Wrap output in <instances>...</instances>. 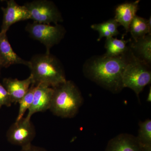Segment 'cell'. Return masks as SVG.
I'll list each match as a JSON object with an SVG mask.
<instances>
[{"mask_svg": "<svg viewBox=\"0 0 151 151\" xmlns=\"http://www.w3.org/2000/svg\"><path fill=\"white\" fill-rule=\"evenodd\" d=\"M12 104L8 92L0 82V110L3 106L10 107Z\"/></svg>", "mask_w": 151, "mask_h": 151, "instance_id": "obj_20", "label": "cell"}, {"mask_svg": "<svg viewBox=\"0 0 151 151\" xmlns=\"http://www.w3.org/2000/svg\"><path fill=\"white\" fill-rule=\"evenodd\" d=\"M24 5L29 12L30 19L33 22L56 25L63 21L61 13L52 1L35 0L26 3Z\"/></svg>", "mask_w": 151, "mask_h": 151, "instance_id": "obj_6", "label": "cell"}, {"mask_svg": "<svg viewBox=\"0 0 151 151\" xmlns=\"http://www.w3.org/2000/svg\"><path fill=\"white\" fill-rule=\"evenodd\" d=\"M151 81V72L149 65L139 59L131 51L129 59L122 75L123 88L127 87L134 91L137 97L145 86Z\"/></svg>", "mask_w": 151, "mask_h": 151, "instance_id": "obj_4", "label": "cell"}, {"mask_svg": "<svg viewBox=\"0 0 151 151\" xmlns=\"http://www.w3.org/2000/svg\"><path fill=\"white\" fill-rule=\"evenodd\" d=\"M36 85L32 84L25 95L19 101L18 113L16 121H19L24 118L25 113L29 110L32 105L33 100L34 93L35 91Z\"/></svg>", "mask_w": 151, "mask_h": 151, "instance_id": "obj_19", "label": "cell"}, {"mask_svg": "<svg viewBox=\"0 0 151 151\" xmlns=\"http://www.w3.org/2000/svg\"><path fill=\"white\" fill-rule=\"evenodd\" d=\"M1 67H2L1 61V58H0V69H1Z\"/></svg>", "mask_w": 151, "mask_h": 151, "instance_id": "obj_23", "label": "cell"}, {"mask_svg": "<svg viewBox=\"0 0 151 151\" xmlns=\"http://www.w3.org/2000/svg\"><path fill=\"white\" fill-rule=\"evenodd\" d=\"M6 7H2L3 18L0 32L6 33L11 26L22 21L30 19V14L24 5L18 4L14 0L6 1Z\"/></svg>", "mask_w": 151, "mask_h": 151, "instance_id": "obj_8", "label": "cell"}, {"mask_svg": "<svg viewBox=\"0 0 151 151\" xmlns=\"http://www.w3.org/2000/svg\"><path fill=\"white\" fill-rule=\"evenodd\" d=\"M115 19H111L105 22L91 25L92 29L97 31L99 36L97 40H100L103 37H113L119 34L118 28L120 26Z\"/></svg>", "mask_w": 151, "mask_h": 151, "instance_id": "obj_16", "label": "cell"}, {"mask_svg": "<svg viewBox=\"0 0 151 151\" xmlns=\"http://www.w3.org/2000/svg\"><path fill=\"white\" fill-rule=\"evenodd\" d=\"M53 93V88L43 84L36 85L34 93L32 105L28 110L27 116L28 120L37 113L43 112L49 110Z\"/></svg>", "mask_w": 151, "mask_h": 151, "instance_id": "obj_9", "label": "cell"}, {"mask_svg": "<svg viewBox=\"0 0 151 151\" xmlns=\"http://www.w3.org/2000/svg\"><path fill=\"white\" fill-rule=\"evenodd\" d=\"M0 58L2 67L8 68L14 64L28 66L29 61L20 57L14 51L9 42L6 33L0 32Z\"/></svg>", "mask_w": 151, "mask_h": 151, "instance_id": "obj_11", "label": "cell"}, {"mask_svg": "<svg viewBox=\"0 0 151 151\" xmlns=\"http://www.w3.org/2000/svg\"><path fill=\"white\" fill-rule=\"evenodd\" d=\"M132 47L138 55L136 57L150 65L151 63V35H147L135 41Z\"/></svg>", "mask_w": 151, "mask_h": 151, "instance_id": "obj_15", "label": "cell"}, {"mask_svg": "<svg viewBox=\"0 0 151 151\" xmlns=\"http://www.w3.org/2000/svg\"><path fill=\"white\" fill-rule=\"evenodd\" d=\"M53 88L49 110L62 118H72L78 114L84 99L80 90L73 81H66Z\"/></svg>", "mask_w": 151, "mask_h": 151, "instance_id": "obj_3", "label": "cell"}, {"mask_svg": "<svg viewBox=\"0 0 151 151\" xmlns=\"http://www.w3.org/2000/svg\"><path fill=\"white\" fill-rule=\"evenodd\" d=\"M129 55L115 57L104 55L90 60L84 69L89 79L113 93H118L123 89L122 75L129 59Z\"/></svg>", "mask_w": 151, "mask_h": 151, "instance_id": "obj_1", "label": "cell"}, {"mask_svg": "<svg viewBox=\"0 0 151 151\" xmlns=\"http://www.w3.org/2000/svg\"><path fill=\"white\" fill-rule=\"evenodd\" d=\"M32 84V78L30 75L27 78L22 80L17 78H4L2 84L8 92L12 103L15 104L18 103Z\"/></svg>", "mask_w": 151, "mask_h": 151, "instance_id": "obj_10", "label": "cell"}, {"mask_svg": "<svg viewBox=\"0 0 151 151\" xmlns=\"http://www.w3.org/2000/svg\"><path fill=\"white\" fill-rule=\"evenodd\" d=\"M140 1L125 3L119 5L116 7L114 19L120 25L124 27L128 32L131 22L136 16L139 8Z\"/></svg>", "mask_w": 151, "mask_h": 151, "instance_id": "obj_13", "label": "cell"}, {"mask_svg": "<svg viewBox=\"0 0 151 151\" xmlns=\"http://www.w3.org/2000/svg\"><path fill=\"white\" fill-rule=\"evenodd\" d=\"M151 17L146 19L137 15L131 22L129 29L134 41L147 35H151Z\"/></svg>", "mask_w": 151, "mask_h": 151, "instance_id": "obj_14", "label": "cell"}, {"mask_svg": "<svg viewBox=\"0 0 151 151\" xmlns=\"http://www.w3.org/2000/svg\"><path fill=\"white\" fill-rule=\"evenodd\" d=\"M147 101L149 103H151V88H150V90L148 94L147 97Z\"/></svg>", "mask_w": 151, "mask_h": 151, "instance_id": "obj_22", "label": "cell"}, {"mask_svg": "<svg viewBox=\"0 0 151 151\" xmlns=\"http://www.w3.org/2000/svg\"><path fill=\"white\" fill-rule=\"evenodd\" d=\"M19 151H48L46 149L42 147H38L33 145L32 144L30 145L22 148L21 150Z\"/></svg>", "mask_w": 151, "mask_h": 151, "instance_id": "obj_21", "label": "cell"}, {"mask_svg": "<svg viewBox=\"0 0 151 151\" xmlns=\"http://www.w3.org/2000/svg\"><path fill=\"white\" fill-rule=\"evenodd\" d=\"M137 137L138 142L145 151H150L151 145V120L146 119L139 123Z\"/></svg>", "mask_w": 151, "mask_h": 151, "instance_id": "obj_18", "label": "cell"}, {"mask_svg": "<svg viewBox=\"0 0 151 151\" xmlns=\"http://www.w3.org/2000/svg\"><path fill=\"white\" fill-rule=\"evenodd\" d=\"M127 43L128 41L123 39L119 40L113 37L106 38L105 44L106 52L105 55L115 57L127 53L129 50Z\"/></svg>", "mask_w": 151, "mask_h": 151, "instance_id": "obj_17", "label": "cell"}, {"mask_svg": "<svg viewBox=\"0 0 151 151\" xmlns=\"http://www.w3.org/2000/svg\"><path fill=\"white\" fill-rule=\"evenodd\" d=\"M36 134L35 127L31 120L24 117L11 125L6 132V137L9 142L20 146L22 148L32 145Z\"/></svg>", "mask_w": 151, "mask_h": 151, "instance_id": "obj_7", "label": "cell"}, {"mask_svg": "<svg viewBox=\"0 0 151 151\" xmlns=\"http://www.w3.org/2000/svg\"><path fill=\"white\" fill-rule=\"evenodd\" d=\"M25 30L31 37L45 46L46 53H50V49L61 41L65 33V28L61 25H52L35 22L28 24Z\"/></svg>", "mask_w": 151, "mask_h": 151, "instance_id": "obj_5", "label": "cell"}, {"mask_svg": "<svg viewBox=\"0 0 151 151\" xmlns=\"http://www.w3.org/2000/svg\"><path fill=\"white\" fill-rule=\"evenodd\" d=\"M108 151H145L137 137L131 134H121L109 142Z\"/></svg>", "mask_w": 151, "mask_h": 151, "instance_id": "obj_12", "label": "cell"}, {"mask_svg": "<svg viewBox=\"0 0 151 151\" xmlns=\"http://www.w3.org/2000/svg\"><path fill=\"white\" fill-rule=\"evenodd\" d=\"M33 84H43L54 88L66 81L62 65L55 57L50 54L35 55L29 61Z\"/></svg>", "mask_w": 151, "mask_h": 151, "instance_id": "obj_2", "label": "cell"}]
</instances>
